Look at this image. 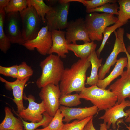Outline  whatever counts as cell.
<instances>
[{"instance_id":"obj_1","label":"cell","mask_w":130,"mask_h":130,"mask_svg":"<svg viewBox=\"0 0 130 130\" xmlns=\"http://www.w3.org/2000/svg\"><path fill=\"white\" fill-rule=\"evenodd\" d=\"M91 64L88 58L80 59L65 69L59 84L61 96L80 92L85 87L86 73Z\"/></svg>"},{"instance_id":"obj_2","label":"cell","mask_w":130,"mask_h":130,"mask_svg":"<svg viewBox=\"0 0 130 130\" xmlns=\"http://www.w3.org/2000/svg\"><path fill=\"white\" fill-rule=\"evenodd\" d=\"M39 66L42 73L36 82L38 88L41 89L50 84L59 85L65 69L63 62L59 57L49 54L41 62Z\"/></svg>"},{"instance_id":"obj_3","label":"cell","mask_w":130,"mask_h":130,"mask_svg":"<svg viewBox=\"0 0 130 130\" xmlns=\"http://www.w3.org/2000/svg\"><path fill=\"white\" fill-rule=\"evenodd\" d=\"M118 20V17L111 14L104 13L100 14L94 12L87 15L85 22L91 41L102 40L103 33L105 28L116 23Z\"/></svg>"},{"instance_id":"obj_4","label":"cell","mask_w":130,"mask_h":130,"mask_svg":"<svg viewBox=\"0 0 130 130\" xmlns=\"http://www.w3.org/2000/svg\"><path fill=\"white\" fill-rule=\"evenodd\" d=\"M81 99L90 101L98 111L105 110L114 105L117 101L115 94L108 89L100 88L97 85L85 87L79 94Z\"/></svg>"},{"instance_id":"obj_5","label":"cell","mask_w":130,"mask_h":130,"mask_svg":"<svg viewBox=\"0 0 130 130\" xmlns=\"http://www.w3.org/2000/svg\"><path fill=\"white\" fill-rule=\"evenodd\" d=\"M23 39L26 41L32 40L37 36L41 28L42 20L34 7L28 5L20 12Z\"/></svg>"},{"instance_id":"obj_6","label":"cell","mask_w":130,"mask_h":130,"mask_svg":"<svg viewBox=\"0 0 130 130\" xmlns=\"http://www.w3.org/2000/svg\"><path fill=\"white\" fill-rule=\"evenodd\" d=\"M70 3H58L51 7L46 16L49 30H60L66 28L68 24V16Z\"/></svg>"},{"instance_id":"obj_7","label":"cell","mask_w":130,"mask_h":130,"mask_svg":"<svg viewBox=\"0 0 130 130\" xmlns=\"http://www.w3.org/2000/svg\"><path fill=\"white\" fill-rule=\"evenodd\" d=\"M4 29L5 34L11 44L23 45L25 41L23 37L22 23L19 12L6 13Z\"/></svg>"},{"instance_id":"obj_8","label":"cell","mask_w":130,"mask_h":130,"mask_svg":"<svg viewBox=\"0 0 130 130\" xmlns=\"http://www.w3.org/2000/svg\"><path fill=\"white\" fill-rule=\"evenodd\" d=\"M39 95L44 103L46 111L53 117L60 105L61 93L59 85L47 84L41 88Z\"/></svg>"},{"instance_id":"obj_9","label":"cell","mask_w":130,"mask_h":130,"mask_svg":"<svg viewBox=\"0 0 130 130\" xmlns=\"http://www.w3.org/2000/svg\"><path fill=\"white\" fill-rule=\"evenodd\" d=\"M124 29L121 27L114 32L115 40L113 48L105 63L99 69L98 74L99 80L104 79L106 74L109 72L111 67L116 63L119 54L121 52H125L126 48L124 41Z\"/></svg>"},{"instance_id":"obj_10","label":"cell","mask_w":130,"mask_h":130,"mask_svg":"<svg viewBox=\"0 0 130 130\" xmlns=\"http://www.w3.org/2000/svg\"><path fill=\"white\" fill-rule=\"evenodd\" d=\"M52 45L51 32L49 30L46 25L42 27L35 38L26 41L23 46L30 51H33L36 49L40 54L46 55L48 54Z\"/></svg>"},{"instance_id":"obj_11","label":"cell","mask_w":130,"mask_h":130,"mask_svg":"<svg viewBox=\"0 0 130 130\" xmlns=\"http://www.w3.org/2000/svg\"><path fill=\"white\" fill-rule=\"evenodd\" d=\"M23 98L27 100L29 103L27 108L17 114L19 117L25 121L37 122L41 121L43 119V114L46 111L43 101L40 103L35 102L34 97L31 94L26 96L23 95Z\"/></svg>"},{"instance_id":"obj_12","label":"cell","mask_w":130,"mask_h":130,"mask_svg":"<svg viewBox=\"0 0 130 130\" xmlns=\"http://www.w3.org/2000/svg\"><path fill=\"white\" fill-rule=\"evenodd\" d=\"M65 39L68 44L72 42L76 44L77 41H82L84 43L91 42L86 29L85 20L82 18L68 23L66 28Z\"/></svg>"},{"instance_id":"obj_13","label":"cell","mask_w":130,"mask_h":130,"mask_svg":"<svg viewBox=\"0 0 130 130\" xmlns=\"http://www.w3.org/2000/svg\"><path fill=\"white\" fill-rule=\"evenodd\" d=\"M130 107L129 100H125L120 103L117 102L111 107L105 110L104 114L100 117L99 119L103 120V122L107 124V128L109 129L112 124L113 129L116 128V123L120 118L125 117L126 118L128 114L124 110L127 107Z\"/></svg>"},{"instance_id":"obj_14","label":"cell","mask_w":130,"mask_h":130,"mask_svg":"<svg viewBox=\"0 0 130 130\" xmlns=\"http://www.w3.org/2000/svg\"><path fill=\"white\" fill-rule=\"evenodd\" d=\"M59 109L64 116L63 121L66 123L74 119L81 120L93 116L99 111L98 108L94 105L89 107L77 108L60 106Z\"/></svg>"},{"instance_id":"obj_15","label":"cell","mask_w":130,"mask_h":130,"mask_svg":"<svg viewBox=\"0 0 130 130\" xmlns=\"http://www.w3.org/2000/svg\"><path fill=\"white\" fill-rule=\"evenodd\" d=\"M29 78H27L22 80L16 79L15 81L11 82L0 77V80L4 83L6 88L12 91L14 96L13 100L17 106L18 113L25 109L23 102V92L25 85Z\"/></svg>"},{"instance_id":"obj_16","label":"cell","mask_w":130,"mask_h":130,"mask_svg":"<svg viewBox=\"0 0 130 130\" xmlns=\"http://www.w3.org/2000/svg\"><path fill=\"white\" fill-rule=\"evenodd\" d=\"M121 76L108 88L116 96L119 104L130 97V75L126 71Z\"/></svg>"},{"instance_id":"obj_17","label":"cell","mask_w":130,"mask_h":130,"mask_svg":"<svg viewBox=\"0 0 130 130\" xmlns=\"http://www.w3.org/2000/svg\"><path fill=\"white\" fill-rule=\"evenodd\" d=\"M66 32L60 30H54L51 32L52 45L48 54L55 53L62 58L66 57L69 53L65 35Z\"/></svg>"},{"instance_id":"obj_18","label":"cell","mask_w":130,"mask_h":130,"mask_svg":"<svg viewBox=\"0 0 130 130\" xmlns=\"http://www.w3.org/2000/svg\"><path fill=\"white\" fill-rule=\"evenodd\" d=\"M127 64V57H121L117 59L115 66L110 74L105 78L99 80L97 85L98 87L106 89V87L115 79L121 76L123 72L124 68Z\"/></svg>"},{"instance_id":"obj_19","label":"cell","mask_w":130,"mask_h":130,"mask_svg":"<svg viewBox=\"0 0 130 130\" xmlns=\"http://www.w3.org/2000/svg\"><path fill=\"white\" fill-rule=\"evenodd\" d=\"M5 116L0 124V130H22L24 129L23 123L20 117L17 118L8 107L4 108Z\"/></svg>"},{"instance_id":"obj_20","label":"cell","mask_w":130,"mask_h":130,"mask_svg":"<svg viewBox=\"0 0 130 130\" xmlns=\"http://www.w3.org/2000/svg\"><path fill=\"white\" fill-rule=\"evenodd\" d=\"M99 58L95 51L92 52L88 58L91 65V69L90 76L87 77L85 84L91 86L97 85L99 80L98 71L101 66L103 59Z\"/></svg>"},{"instance_id":"obj_21","label":"cell","mask_w":130,"mask_h":130,"mask_svg":"<svg viewBox=\"0 0 130 130\" xmlns=\"http://www.w3.org/2000/svg\"><path fill=\"white\" fill-rule=\"evenodd\" d=\"M97 44L93 41L81 45L70 43L67 45L69 51L73 52L75 55L80 59L87 58L91 53L95 51Z\"/></svg>"},{"instance_id":"obj_22","label":"cell","mask_w":130,"mask_h":130,"mask_svg":"<svg viewBox=\"0 0 130 130\" xmlns=\"http://www.w3.org/2000/svg\"><path fill=\"white\" fill-rule=\"evenodd\" d=\"M117 2L119 7L117 22L123 26L130 19V0H119Z\"/></svg>"},{"instance_id":"obj_23","label":"cell","mask_w":130,"mask_h":130,"mask_svg":"<svg viewBox=\"0 0 130 130\" xmlns=\"http://www.w3.org/2000/svg\"><path fill=\"white\" fill-rule=\"evenodd\" d=\"M6 14L4 9L0 11V49L5 54L7 53L10 48L11 44L4 31V24Z\"/></svg>"},{"instance_id":"obj_24","label":"cell","mask_w":130,"mask_h":130,"mask_svg":"<svg viewBox=\"0 0 130 130\" xmlns=\"http://www.w3.org/2000/svg\"><path fill=\"white\" fill-rule=\"evenodd\" d=\"M28 5L33 6L43 22H46V16L51 7L46 4L42 0H28Z\"/></svg>"},{"instance_id":"obj_25","label":"cell","mask_w":130,"mask_h":130,"mask_svg":"<svg viewBox=\"0 0 130 130\" xmlns=\"http://www.w3.org/2000/svg\"><path fill=\"white\" fill-rule=\"evenodd\" d=\"M43 115L42 120L37 122H27L20 117L23 122L24 129L25 130H35L40 126H42L44 128L47 127L53 117L51 116L46 111L43 114Z\"/></svg>"},{"instance_id":"obj_26","label":"cell","mask_w":130,"mask_h":130,"mask_svg":"<svg viewBox=\"0 0 130 130\" xmlns=\"http://www.w3.org/2000/svg\"><path fill=\"white\" fill-rule=\"evenodd\" d=\"M71 2H77L82 4L85 6L86 10H90L98 7L103 5L107 3H113L117 2L115 0H61L62 3H70Z\"/></svg>"},{"instance_id":"obj_27","label":"cell","mask_w":130,"mask_h":130,"mask_svg":"<svg viewBox=\"0 0 130 130\" xmlns=\"http://www.w3.org/2000/svg\"><path fill=\"white\" fill-rule=\"evenodd\" d=\"M28 6V0H10L8 5L4 9L6 13L20 12Z\"/></svg>"},{"instance_id":"obj_28","label":"cell","mask_w":130,"mask_h":130,"mask_svg":"<svg viewBox=\"0 0 130 130\" xmlns=\"http://www.w3.org/2000/svg\"><path fill=\"white\" fill-rule=\"evenodd\" d=\"M80 99L78 93L63 95L60 98L59 103L62 106L67 107L77 106L81 104Z\"/></svg>"},{"instance_id":"obj_29","label":"cell","mask_w":130,"mask_h":130,"mask_svg":"<svg viewBox=\"0 0 130 130\" xmlns=\"http://www.w3.org/2000/svg\"><path fill=\"white\" fill-rule=\"evenodd\" d=\"M119 7L117 2L113 3H107L97 8L90 10H86L88 13L101 12L113 15H118Z\"/></svg>"},{"instance_id":"obj_30","label":"cell","mask_w":130,"mask_h":130,"mask_svg":"<svg viewBox=\"0 0 130 130\" xmlns=\"http://www.w3.org/2000/svg\"><path fill=\"white\" fill-rule=\"evenodd\" d=\"M122 25L117 22L113 25L110 27H107L105 29L103 32V38L102 42L99 48L96 51V53L98 57L104 48L106 43L109 37L112 33L117 28L121 27Z\"/></svg>"},{"instance_id":"obj_31","label":"cell","mask_w":130,"mask_h":130,"mask_svg":"<svg viewBox=\"0 0 130 130\" xmlns=\"http://www.w3.org/2000/svg\"><path fill=\"white\" fill-rule=\"evenodd\" d=\"M63 117L58 109L48 125L44 128L49 130H61L64 124L63 122Z\"/></svg>"},{"instance_id":"obj_32","label":"cell","mask_w":130,"mask_h":130,"mask_svg":"<svg viewBox=\"0 0 130 130\" xmlns=\"http://www.w3.org/2000/svg\"><path fill=\"white\" fill-rule=\"evenodd\" d=\"M93 116H90L82 120H75L70 123L64 124L61 130H83Z\"/></svg>"},{"instance_id":"obj_33","label":"cell","mask_w":130,"mask_h":130,"mask_svg":"<svg viewBox=\"0 0 130 130\" xmlns=\"http://www.w3.org/2000/svg\"><path fill=\"white\" fill-rule=\"evenodd\" d=\"M33 71L31 66L28 65L24 61L18 65L17 79L23 80L30 77L33 74Z\"/></svg>"},{"instance_id":"obj_34","label":"cell","mask_w":130,"mask_h":130,"mask_svg":"<svg viewBox=\"0 0 130 130\" xmlns=\"http://www.w3.org/2000/svg\"><path fill=\"white\" fill-rule=\"evenodd\" d=\"M18 67V65H17L9 67H5L0 65V74L6 77L17 78Z\"/></svg>"},{"instance_id":"obj_35","label":"cell","mask_w":130,"mask_h":130,"mask_svg":"<svg viewBox=\"0 0 130 130\" xmlns=\"http://www.w3.org/2000/svg\"><path fill=\"white\" fill-rule=\"evenodd\" d=\"M124 121L123 119L119 120L117 123L116 124L117 125L118 127L117 129L114 130H119V129L120 127L119 124L121 123H123ZM100 127L99 130H108L107 127V123L103 122L100 124ZM109 130H112L111 129H110Z\"/></svg>"},{"instance_id":"obj_36","label":"cell","mask_w":130,"mask_h":130,"mask_svg":"<svg viewBox=\"0 0 130 130\" xmlns=\"http://www.w3.org/2000/svg\"><path fill=\"white\" fill-rule=\"evenodd\" d=\"M83 130H96L93 125V118L87 123Z\"/></svg>"},{"instance_id":"obj_37","label":"cell","mask_w":130,"mask_h":130,"mask_svg":"<svg viewBox=\"0 0 130 130\" xmlns=\"http://www.w3.org/2000/svg\"><path fill=\"white\" fill-rule=\"evenodd\" d=\"M125 52L126 55L127 59V64L126 66L127 70L126 71L127 73L130 75V54L128 52L127 49L125 50Z\"/></svg>"},{"instance_id":"obj_38","label":"cell","mask_w":130,"mask_h":130,"mask_svg":"<svg viewBox=\"0 0 130 130\" xmlns=\"http://www.w3.org/2000/svg\"><path fill=\"white\" fill-rule=\"evenodd\" d=\"M10 0H0V11L3 10L8 4Z\"/></svg>"},{"instance_id":"obj_39","label":"cell","mask_w":130,"mask_h":130,"mask_svg":"<svg viewBox=\"0 0 130 130\" xmlns=\"http://www.w3.org/2000/svg\"><path fill=\"white\" fill-rule=\"evenodd\" d=\"M130 102V97L129 98ZM125 112L128 114L127 117L125 118V121L126 122L130 123V108L126 110Z\"/></svg>"},{"instance_id":"obj_40","label":"cell","mask_w":130,"mask_h":130,"mask_svg":"<svg viewBox=\"0 0 130 130\" xmlns=\"http://www.w3.org/2000/svg\"><path fill=\"white\" fill-rule=\"evenodd\" d=\"M126 36L127 38L129 39L130 41V34L127 33ZM126 49L128 52L130 54V46H129L127 47Z\"/></svg>"},{"instance_id":"obj_41","label":"cell","mask_w":130,"mask_h":130,"mask_svg":"<svg viewBox=\"0 0 130 130\" xmlns=\"http://www.w3.org/2000/svg\"><path fill=\"white\" fill-rule=\"evenodd\" d=\"M35 130H49L45 128H43L41 129H36Z\"/></svg>"},{"instance_id":"obj_42","label":"cell","mask_w":130,"mask_h":130,"mask_svg":"<svg viewBox=\"0 0 130 130\" xmlns=\"http://www.w3.org/2000/svg\"><path fill=\"white\" fill-rule=\"evenodd\" d=\"M126 126L128 130H130V123L129 124V126Z\"/></svg>"},{"instance_id":"obj_43","label":"cell","mask_w":130,"mask_h":130,"mask_svg":"<svg viewBox=\"0 0 130 130\" xmlns=\"http://www.w3.org/2000/svg\"><path fill=\"white\" fill-rule=\"evenodd\" d=\"M25 130L24 129H23V130Z\"/></svg>"}]
</instances>
